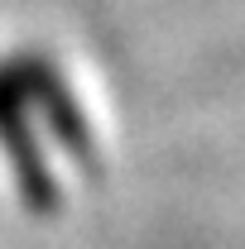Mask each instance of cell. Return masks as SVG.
I'll return each instance as SVG.
<instances>
[{"label":"cell","mask_w":245,"mask_h":249,"mask_svg":"<svg viewBox=\"0 0 245 249\" xmlns=\"http://www.w3.org/2000/svg\"><path fill=\"white\" fill-rule=\"evenodd\" d=\"M0 67L10 72V82L29 101V110H39V120L48 124V134L58 139L67 154L92 158V124H87L82 106L72 101V91H67V82H62V72L53 62L39 58V53H15L10 62H0Z\"/></svg>","instance_id":"1"},{"label":"cell","mask_w":245,"mask_h":249,"mask_svg":"<svg viewBox=\"0 0 245 249\" xmlns=\"http://www.w3.org/2000/svg\"><path fill=\"white\" fill-rule=\"evenodd\" d=\"M0 149L10 158V173L20 182V196L29 206H53L58 201V182L48 173V158H43V144L34 139V120L20 87L10 82V72L0 67Z\"/></svg>","instance_id":"2"}]
</instances>
